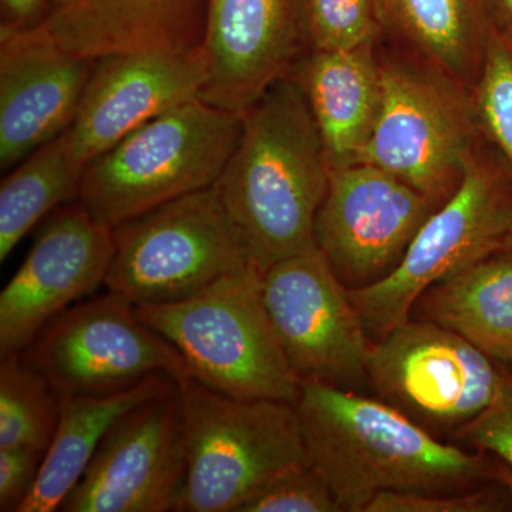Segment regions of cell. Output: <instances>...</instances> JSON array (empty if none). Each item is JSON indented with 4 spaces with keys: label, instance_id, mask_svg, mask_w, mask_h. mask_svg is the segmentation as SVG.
Here are the masks:
<instances>
[{
    "label": "cell",
    "instance_id": "obj_1",
    "mask_svg": "<svg viewBox=\"0 0 512 512\" xmlns=\"http://www.w3.org/2000/svg\"><path fill=\"white\" fill-rule=\"evenodd\" d=\"M306 458L342 512H366L382 493H460L497 483L493 457L441 440L357 390L301 382L295 404Z\"/></svg>",
    "mask_w": 512,
    "mask_h": 512
},
{
    "label": "cell",
    "instance_id": "obj_2",
    "mask_svg": "<svg viewBox=\"0 0 512 512\" xmlns=\"http://www.w3.org/2000/svg\"><path fill=\"white\" fill-rule=\"evenodd\" d=\"M242 126L215 190L261 272L316 247V218L330 167L298 84L286 76L241 114Z\"/></svg>",
    "mask_w": 512,
    "mask_h": 512
},
{
    "label": "cell",
    "instance_id": "obj_3",
    "mask_svg": "<svg viewBox=\"0 0 512 512\" xmlns=\"http://www.w3.org/2000/svg\"><path fill=\"white\" fill-rule=\"evenodd\" d=\"M136 311L178 350L188 376L210 389L237 399L298 402L301 379L276 336L255 265L181 301Z\"/></svg>",
    "mask_w": 512,
    "mask_h": 512
},
{
    "label": "cell",
    "instance_id": "obj_4",
    "mask_svg": "<svg viewBox=\"0 0 512 512\" xmlns=\"http://www.w3.org/2000/svg\"><path fill=\"white\" fill-rule=\"evenodd\" d=\"M241 114L187 101L148 121L84 167L77 202L110 228L214 187L241 134Z\"/></svg>",
    "mask_w": 512,
    "mask_h": 512
},
{
    "label": "cell",
    "instance_id": "obj_5",
    "mask_svg": "<svg viewBox=\"0 0 512 512\" xmlns=\"http://www.w3.org/2000/svg\"><path fill=\"white\" fill-rule=\"evenodd\" d=\"M187 473L174 512H239L272 478L305 463L295 404L244 400L178 380Z\"/></svg>",
    "mask_w": 512,
    "mask_h": 512
},
{
    "label": "cell",
    "instance_id": "obj_6",
    "mask_svg": "<svg viewBox=\"0 0 512 512\" xmlns=\"http://www.w3.org/2000/svg\"><path fill=\"white\" fill-rule=\"evenodd\" d=\"M382 103L362 163L426 195L450 200L480 146L470 92L402 50L377 43Z\"/></svg>",
    "mask_w": 512,
    "mask_h": 512
},
{
    "label": "cell",
    "instance_id": "obj_7",
    "mask_svg": "<svg viewBox=\"0 0 512 512\" xmlns=\"http://www.w3.org/2000/svg\"><path fill=\"white\" fill-rule=\"evenodd\" d=\"M511 227V185L480 143L456 194L424 222L392 274L349 289L370 340L406 322L431 286L500 251Z\"/></svg>",
    "mask_w": 512,
    "mask_h": 512
},
{
    "label": "cell",
    "instance_id": "obj_8",
    "mask_svg": "<svg viewBox=\"0 0 512 512\" xmlns=\"http://www.w3.org/2000/svg\"><path fill=\"white\" fill-rule=\"evenodd\" d=\"M113 235L104 286L134 306L181 301L254 265L215 187L123 222Z\"/></svg>",
    "mask_w": 512,
    "mask_h": 512
},
{
    "label": "cell",
    "instance_id": "obj_9",
    "mask_svg": "<svg viewBox=\"0 0 512 512\" xmlns=\"http://www.w3.org/2000/svg\"><path fill=\"white\" fill-rule=\"evenodd\" d=\"M500 366L453 330L409 318L370 342L366 372L376 397L451 443L493 402Z\"/></svg>",
    "mask_w": 512,
    "mask_h": 512
},
{
    "label": "cell",
    "instance_id": "obj_10",
    "mask_svg": "<svg viewBox=\"0 0 512 512\" xmlns=\"http://www.w3.org/2000/svg\"><path fill=\"white\" fill-rule=\"evenodd\" d=\"M22 357L60 399L121 392L154 375L188 376L178 350L113 292L60 313Z\"/></svg>",
    "mask_w": 512,
    "mask_h": 512
},
{
    "label": "cell",
    "instance_id": "obj_11",
    "mask_svg": "<svg viewBox=\"0 0 512 512\" xmlns=\"http://www.w3.org/2000/svg\"><path fill=\"white\" fill-rule=\"evenodd\" d=\"M262 298L293 372L343 389L369 387V333L318 247L262 272Z\"/></svg>",
    "mask_w": 512,
    "mask_h": 512
},
{
    "label": "cell",
    "instance_id": "obj_12",
    "mask_svg": "<svg viewBox=\"0 0 512 512\" xmlns=\"http://www.w3.org/2000/svg\"><path fill=\"white\" fill-rule=\"evenodd\" d=\"M437 208L375 165L338 168L316 218V247L346 288H366L392 274Z\"/></svg>",
    "mask_w": 512,
    "mask_h": 512
},
{
    "label": "cell",
    "instance_id": "obj_13",
    "mask_svg": "<svg viewBox=\"0 0 512 512\" xmlns=\"http://www.w3.org/2000/svg\"><path fill=\"white\" fill-rule=\"evenodd\" d=\"M185 473L187 448L177 384L111 427L59 511H174Z\"/></svg>",
    "mask_w": 512,
    "mask_h": 512
},
{
    "label": "cell",
    "instance_id": "obj_14",
    "mask_svg": "<svg viewBox=\"0 0 512 512\" xmlns=\"http://www.w3.org/2000/svg\"><path fill=\"white\" fill-rule=\"evenodd\" d=\"M113 228L79 202L57 208L0 293V359L22 355L60 313L104 285Z\"/></svg>",
    "mask_w": 512,
    "mask_h": 512
},
{
    "label": "cell",
    "instance_id": "obj_15",
    "mask_svg": "<svg viewBox=\"0 0 512 512\" xmlns=\"http://www.w3.org/2000/svg\"><path fill=\"white\" fill-rule=\"evenodd\" d=\"M305 50L299 0H205L200 99L242 114Z\"/></svg>",
    "mask_w": 512,
    "mask_h": 512
},
{
    "label": "cell",
    "instance_id": "obj_16",
    "mask_svg": "<svg viewBox=\"0 0 512 512\" xmlns=\"http://www.w3.org/2000/svg\"><path fill=\"white\" fill-rule=\"evenodd\" d=\"M205 79L201 50L94 60L76 119L66 131L74 156L86 167L148 121L200 97Z\"/></svg>",
    "mask_w": 512,
    "mask_h": 512
},
{
    "label": "cell",
    "instance_id": "obj_17",
    "mask_svg": "<svg viewBox=\"0 0 512 512\" xmlns=\"http://www.w3.org/2000/svg\"><path fill=\"white\" fill-rule=\"evenodd\" d=\"M94 60L45 30H0V167L12 170L76 119Z\"/></svg>",
    "mask_w": 512,
    "mask_h": 512
},
{
    "label": "cell",
    "instance_id": "obj_18",
    "mask_svg": "<svg viewBox=\"0 0 512 512\" xmlns=\"http://www.w3.org/2000/svg\"><path fill=\"white\" fill-rule=\"evenodd\" d=\"M86 59L138 52H200L205 0H49L40 23Z\"/></svg>",
    "mask_w": 512,
    "mask_h": 512
},
{
    "label": "cell",
    "instance_id": "obj_19",
    "mask_svg": "<svg viewBox=\"0 0 512 512\" xmlns=\"http://www.w3.org/2000/svg\"><path fill=\"white\" fill-rule=\"evenodd\" d=\"M377 43L345 50H305L288 76L318 127L330 171L362 163L382 103Z\"/></svg>",
    "mask_w": 512,
    "mask_h": 512
},
{
    "label": "cell",
    "instance_id": "obj_20",
    "mask_svg": "<svg viewBox=\"0 0 512 512\" xmlns=\"http://www.w3.org/2000/svg\"><path fill=\"white\" fill-rule=\"evenodd\" d=\"M375 5L380 42L473 90L493 29L481 0H375Z\"/></svg>",
    "mask_w": 512,
    "mask_h": 512
},
{
    "label": "cell",
    "instance_id": "obj_21",
    "mask_svg": "<svg viewBox=\"0 0 512 512\" xmlns=\"http://www.w3.org/2000/svg\"><path fill=\"white\" fill-rule=\"evenodd\" d=\"M175 386L177 380L173 377L154 375L121 392L60 399L55 436L43 457L36 483L18 512L59 511L111 427L130 410L171 392Z\"/></svg>",
    "mask_w": 512,
    "mask_h": 512
},
{
    "label": "cell",
    "instance_id": "obj_22",
    "mask_svg": "<svg viewBox=\"0 0 512 512\" xmlns=\"http://www.w3.org/2000/svg\"><path fill=\"white\" fill-rule=\"evenodd\" d=\"M410 318L453 330L512 369V252H495L431 286Z\"/></svg>",
    "mask_w": 512,
    "mask_h": 512
},
{
    "label": "cell",
    "instance_id": "obj_23",
    "mask_svg": "<svg viewBox=\"0 0 512 512\" xmlns=\"http://www.w3.org/2000/svg\"><path fill=\"white\" fill-rule=\"evenodd\" d=\"M84 165L66 133L15 165L0 184V262L67 201H77Z\"/></svg>",
    "mask_w": 512,
    "mask_h": 512
},
{
    "label": "cell",
    "instance_id": "obj_24",
    "mask_svg": "<svg viewBox=\"0 0 512 512\" xmlns=\"http://www.w3.org/2000/svg\"><path fill=\"white\" fill-rule=\"evenodd\" d=\"M60 416V397L49 382L23 360L0 363V448H25L45 454Z\"/></svg>",
    "mask_w": 512,
    "mask_h": 512
},
{
    "label": "cell",
    "instance_id": "obj_25",
    "mask_svg": "<svg viewBox=\"0 0 512 512\" xmlns=\"http://www.w3.org/2000/svg\"><path fill=\"white\" fill-rule=\"evenodd\" d=\"M481 146L512 188V36L491 29L483 67L470 92Z\"/></svg>",
    "mask_w": 512,
    "mask_h": 512
},
{
    "label": "cell",
    "instance_id": "obj_26",
    "mask_svg": "<svg viewBox=\"0 0 512 512\" xmlns=\"http://www.w3.org/2000/svg\"><path fill=\"white\" fill-rule=\"evenodd\" d=\"M306 50H345L380 40L375 0H299Z\"/></svg>",
    "mask_w": 512,
    "mask_h": 512
},
{
    "label": "cell",
    "instance_id": "obj_27",
    "mask_svg": "<svg viewBox=\"0 0 512 512\" xmlns=\"http://www.w3.org/2000/svg\"><path fill=\"white\" fill-rule=\"evenodd\" d=\"M239 512H342V508L322 474L305 461L272 478Z\"/></svg>",
    "mask_w": 512,
    "mask_h": 512
},
{
    "label": "cell",
    "instance_id": "obj_28",
    "mask_svg": "<svg viewBox=\"0 0 512 512\" xmlns=\"http://www.w3.org/2000/svg\"><path fill=\"white\" fill-rule=\"evenodd\" d=\"M512 510V494L491 483L460 493H402L377 495L366 512H498Z\"/></svg>",
    "mask_w": 512,
    "mask_h": 512
},
{
    "label": "cell",
    "instance_id": "obj_29",
    "mask_svg": "<svg viewBox=\"0 0 512 512\" xmlns=\"http://www.w3.org/2000/svg\"><path fill=\"white\" fill-rule=\"evenodd\" d=\"M451 443L490 454L512 470V369L504 367L493 402L458 431Z\"/></svg>",
    "mask_w": 512,
    "mask_h": 512
},
{
    "label": "cell",
    "instance_id": "obj_30",
    "mask_svg": "<svg viewBox=\"0 0 512 512\" xmlns=\"http://www.w3.org/2000/svg\"><path fill=\"white\" fill-rule=\"evenodd\" d=\"M43 457L25 448H0V511H19L36 483Z\"/></svg>",
    "mask_w": 512,
    "mask_h": 512
},
{
    "label": "cell",
    "instance_id": "obj_31",
    "mask_svg": "<svg viewBox=\"0 0 512 512\" xmlns=\"http://www.w3.org/2000/svg\"><path fill=\"white\" fill-rule=\"evenodd\" d=\"M49 0H0V30L36 28L45 19Z\"/></svg>",
    "mask_w": 512,
    "mask_h": 512
},
{
    "label": "cell",
    "instance_id": "obj_32",
    "mask_svg": "<svg viewBox=\"0 0 512 512\" xmlns=\"http://www.w3.org/2000/svg\"><path fill=\"white\" fill-rule=\"evenodd\" d=\"M491 26L512 36V0H481Z\"/></svg>",
    "mask_w": 512,
    "mask_h": 512
},
{
    "label": "cell",
    "instance_id": "obj_33",
    "mask_svg": "<svg viewBox=\"0 0 512 512\" xmlns=\"http://www.w3.org/2000/svg\"><path fill=\"white\" fill-rule=\"evenodd\" d=\"M493 457V456H491ZM494 461V474L495 481L504 485L508 491L512 494V470L507 464H504L503 461L498 460V458L493 457Z\"/></svg>",
    "mask_w": 512,
    "mask_h": 512
},
{
    "label": "cell",
    "instance_id": "obj_34",
    "mask_svg": "<svg viewBox=\"0 0 512 512\" xmlns=\"http://www.w3.org/2000/svg\"><path fill=\"white\" fill-rule=\"evenodd\" d=\"M500 251L512 252V227L507 237H505L503 247H501Z\"/></svg>",
    "mask_w": 512,
    "mask_h": 512
}]
</instances>
